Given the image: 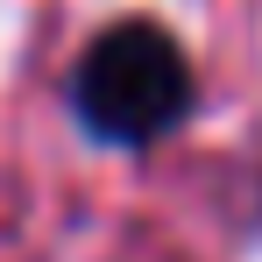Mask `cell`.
I'll return each mask as SVG.
<instances>
[{
    "label": "cell",
    "mask_w": 262,
    "mask_h": 262,
    "mask_svg": "<svg viewBox=\"0 0 262 262\" xmlns=\"http://www.w3.org/2000/svg\"><path fill=\"white\" fill-rule=\"evenodd\" d=\"M71 99L99 142H156L191 106V64L156 21H121L78 57Z\"/></svg>",
    "instance_id": "cell-1"
}]
</instances>
